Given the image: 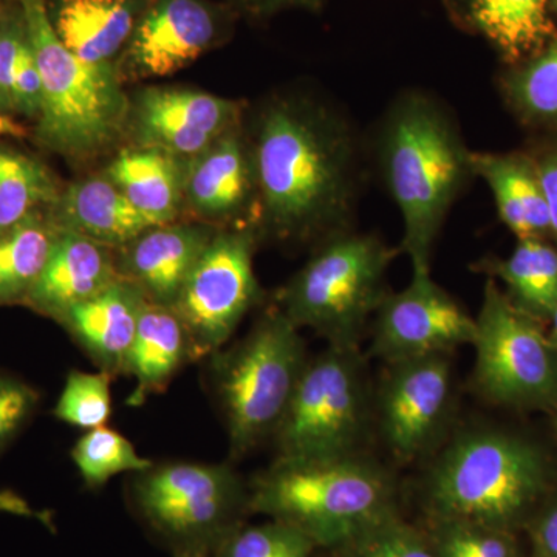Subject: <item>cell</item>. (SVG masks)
Masks as SVG:
<instances>
[{"mask_svg": "<svg viewBox=\"0 0 557 557\" xmlns=\"http://www.w3.org/2000/svg\"><path fill=\"white\" fill-rule=\"evenodd\" d=\"M259 190L260 239L318 245L354 228L362 145L335 102L278 91L245 119Z\"/></svg>", "mask_w": 557, "mask_h": 557, "instance_id": "6da1fadb", "label": "cell"}, {"mask_svg": "<svg viewBox=\"0 0 557 557\" xmlns=\"http://www.w3.org/2000/svg\"><path fill=\"white\" fill-rule=\"evenodd\" d=\"M381 182L403 218L399 252L412 271L431 273L432 252L450 208L475 177L456 116L426 90H403L373 139Z\"/></svg>", "mask_w": 557, "mask_h": 557, "instance_id": "7a4b0ae2", "label": "cell"}, {"mask_svg": "<svg viewBox=\"0 0 557 557\" xmlns=\"http://www.w3.org/2000/svg\"><path fill=\"white\" fill-rule=\"evenodd\" d=\"M536 443L500 429H472L443 450L424 483L429 520L519 533L553 491Z\"/></svg>", "mask_w": 557, "mask_h": 557, "instance_id": "3957f363", "label": "cell"}, {"mask_svg": "<svg viewBox=\"0 0 557 557\" xmlns=\"http://www.w3.org/2000/svg\"><path fill=\"white\" fill-rule=\"evenodd\" d=\"M24 27L42 76L39 141L76 163L126 138L131 98L115 62L90 64L65 49L42 0H24Z\"/></svg>", "mask_w": 557, "mask_h": 557, "instance_id": "277c9868", "label": "cell"}, {"mask_svg": "<svg viewBox=\"0 0 557 557\" xmlns=\"http://www.w3.org/2000/svg\"><path fill=\"white\" fill-rule=\"evenodd\" d=\"M395 486L384 469L359 456L282 463L249 485V509L298 528L317 548L335 549L397 512Z\"/></svg>", "mask_w": 557, "mask_h": 557, "instance_id": "5b68a950", "label": "cell"}, {"mask_svg": "<svg viewBox=\"0 0 557 557\" xmlns=\"http://www.w3.org/2000/svg\"><path fill=\"white\" fill-rule=\"evenodd\" d=\"M209 387L230 440L231 461L273 437L306 368L300 329L276 306L245 338L208 357Z\"/></svg>", "mask_w": 557, "mask_h": 557, "instance_id": "8992f818", "label": "cell"}, {"mask_svg": "<svg viewBox=\"0 0 557 557\" xmlns=\"http://www.w3.org/2000/svg\"><path fill=\"white\" fill-rule=\"evenodd\" d=\"M398 252L375 234L354 228L330 236L278 289L274 306L329 346L359 348L370 318L391 292L387 271Z\"/></svg>", "mask_w": 557, "mask_h": 557, "instance_id": "52a82bcc", "label": "cell"}, {"mask_svg": "<svg viewBox=\"0 0 557 557\" xmlns=\"http://www.w3.org/2000/svg\"><path fill=\"white\" fill-rule=\"evenodd\" d=\"M127 504L172 556L205 553L245 523L249 486L228 463L163 461L131 474Z\"/></svg>", "mask_w": 557, "mask_h": 557, "instance_id": "ba28073f", "label": "cell"}, {"mask_svg": "<svg viewBox=\"0 0 557 557\" xmlns=\"http://www.w3.org/2000/svg\"><path fill=\"white\" fill-rule=\"evenodd\" d=\"M368 395L359 348L329 346L309 359L273 438L276 461L311 463L359 456Z\"/></svg>", "mask_w": 557, "mask_h": 557, "instance_id": "9c48e42d", "label": "cell"}, {"mask_svg": "<svg viewBox=\"0 0 557 557\" xmlns=\"http://www.w3.org/2000/svg\"><path fill=\"white\" fill-rule=\"evenodd\" d=\"M472 384L487 401L519 410L557 406V347L544 322L516 307L487 278L475 317Z\"/></svg>", "mask_w": 557, "mask_h": 557, "instance_id": "30bf717a", "label": "cell"}, {"mask_svg": "<svg viewBox=\"0 0 557 557\" xmlns=\"http://www.w3.org/2000/svg\"><path fill=\"white\" fill-rule=\"evenodd\" d=\"M259 242L256 228H219L186 278L172 309L188 330L197 361L225 347L262 300L252 262Z\"/></svg>", "mask_w": 557, "mask_h": 557, "instance_id": "8fae6325", "label": "cell"}, {"mask_svg": "<svg viewBox=\"0 0 557 557\" xmlns=\"http://www.w3.org/2000/svg\"><path fill=\"white\" fill-rule=\"evenodd\" d=\"M474 335L475 318L431 273L412 271L409 284L388 292L376 310L370 354L386 364L449 355L457 347L472 346Z\"/></svg>", "mask_w": 557, "mask_h": 557, "instance_id": "7c38bea8", "label": "cell"}, {"mask_svg": "<svg viewBox=\"0 0 557 557\" xmlns=\"http://www.w3.org/2000/svg\"><path fill=\"white\" fill-rule=\"evenodd\" d=\"M248 104L186 87H145L132 95L126 138L183 161L240 126Z\"/></svg>", "mask_w": 557, "mask_h": 557, "instance_id": "4fadbf2b", "label": "cell"}, {"mask_svg": "<svg viewBox=\"0 0 557 557\" xmlns=\"http://www.w3.org/2000/svg\"><path fill=\"white\" fill-rule=\"evenodd\" d=\"M453 401L449 355L387 364L379 395L381 437L399 460L426 453L448 420Z\"/></svg>", "mask_w": 557, "mask_h": 557, "instance_id": "5bb4252c", "label": "cell"}, {"mask_svg": "<svg viewBox=\"0 0 557 557\" xmlns=\"http://www.w3.org/2000/svg\"><path fill=\"white\" fill-rule=\"evenodd\" d=\"M183 205L189 222L258 230V177L245 121L186 161Z\"/></svg>", "mask_w": 557, "mask_h": 557, "instance_id": "9a60e30c", "label": "cell"}, {"mask_svg": "<svg viewBox=\"0 0 557 557\" xmlns=\"http://www.w3.org/2000/svg\"><path fill=\"white\" fill-rule=\"evenodd\" d=\"M219 35L218 13L203 0H156L115 61L120 78L127 83L174 75L207 53Z\"/></svg>", "mask_w": 557, "mask_h": 557, "instance_id": "2e32d148", "label": "cell"}, {"mask_svg": "<svg viewBox=\"0 0 557 557\" xmlns=\"http://www.w3.org/2000/svg\"><path fill=\"white\" fill-rule=\"evenodd\" d=\"M218 230L189 220L150 228L116 249L120 276L141 289L148 302L172 309Z\"/></svg>", "mask_w": 557, "mask_h": 557, "instance_id": "e0dca14e", "label": "cell"}, {"mask_svg": "<svg viewBox=\"0 0 557 557\" xmlns=\"http://www.w3.org/2000/svg\"><path fill=\"white\" fill-rule=\"evenodd\" d=\"M119 278L116 249L60 231L46 269L24 306L58 322L70 309Z\"/></svg>", "mask_w": 557, "mask_h": 557, "instance_id": "ac0fdd59", "label": "cell"}, {"mask_svg": "<svg viewBox=\"0 0 557 557\" xmlns=\"http://www.w3.org/2000/svg\"><path fill=\"white\" fill-rule=\"evenodd\" d=\"M148 299L126 278L70 309L58 321L98 370L124 375L139 317Z\"/></svg>", "mask_w": 557, "mask_h": 557, "instance_id": "d6986e66", "label": "cell"}, {"mask_svg": "<svg viewBox=\"0 0 557 557\" xmlns=\"http://www.w3.org/2000/svg\"><path fill=\"white\" fill-rule=\"evenodd\" d=\"M51 225L104 247L119 249L156 228L104 174L78 180L61 189L49 208Z\"/></svg>", "mask_w": 557, "mask_h": 557, "instance_id": "ffe728a7", "label": "cell"}, {"mask_svg": "<svg viewBox=\"0 0 557 557\" xmlns=\"http://www.w3.org/2000/svg\"><path fill=\"white\" fill-rule=\"evenodd\" d=\"M458 24L483 36L508 65L520 64L557 38L552 0H448Z\"/></svg>", "mask_w": 557, "mask_h": 557, "instance_id": "44dd1931", "label": "cell"}, {"mask_svg": "<svg viewBox=\"0 0 557 557\" xmlns=\"http://www.w3.org/2000/svg\"><path fill=\"white\" fill-rule=\"evenodd\" d=\"M194 361L193 341L174 309L146 302L124 369V375L137 383L127 405L138 408L152 395L163 394L180 370Z\"/></svg>", "mask_w": 557, "mask_h": 557, "instance_id": "7402d4cb", "label": "cell"}, {"mask_svg": "<svg viewBox=\"0 0 557 557\" xmlns=\"http://www.w3.org/2000/svg\"><path fill=\"white\" fill-rule=\"evenodd\" d=\"M475 177L485 180L498 215L518 239H548L549 212L536 163L530 153L474 152Z\"/></svg>", "mask_w": 557, "mask_h": 557, "instance_id": "603a6c76", "label": "cell"}, {"mask_svg": "<svg viewBox=\"0 0 557 557\" xmlns=\"http://www.w3.org/2000/svg\"><path fill=\"white\" fill-rule=\"evenodd\" d=\"M143 13V0H60L50 20L65 49L79 60L112 64Z\"/></svg>", "mask_w": 557, "mask_h": 557, "instance_id": "cb8c5ba5", "label": "cell"}, {"mask_svg": "<svg viewBox=\"0 0 557 557\" xmlns=\"http://www.w3.org/2000/svg\"><path fill=\"white\" fill-rule=\"evenodd\" d=\"M186 161L163 150L127 146L119 150L104 175L156 226L183 220Z\"/></svg>", "mask_w": 557, "mask_h": 557, "instance_id": "d4e9b609", "label": "cell"}, {"mask_svg": "<svg viewBox=\"0 0 557 557\" xmlns=\"http://www.w3.org/2000/svg\"><path fill=\"white\" fill-rule=\"evenodd\" d=\"M480 271L504 284L509 300L537 321L548 322L557 307V247L548 239H518L505 259H485Z\"/></svg>", "mask_w": 557, "mask_h": 557, "instance_id": "484cf974", "label": "cell"}, {"mask_svg": "<svg viewBox=\"0 0 557 557\" xmlns=\"http://www.w3.org/2000/svg\"><path fill=\"white\" fill-rule=\"evenodd\" d=\"M58 234L40 212L0 231V307L24 306L46 269Z\"/></svg>", "mask_w": 557, "mask_h": 557, "instance_id": "4316f807", "label": "cell"}, {"mask_svg": "<svg viewBox=\"0 0 557 557\" xmlns=\"http://www.w3.org/2000/svg\"><path fill=\"white\" fill-rule=\"evenodd\" d=\"M61 188L46 164L21 150L0 146V231L50 208Z\"/></svg>", "mask_w": 557, "mask_h": 557, "instance_id": "83f0119b", "label": "cell"}, {"mask_svg": "<svg viewBox=\"0 0 557 557\" xmlns=\"http://www.w3.org/2000/svg\"><path fill=\"white\" fill-rule=\"evenodd\" d=\"M502 95L520 120L557 127V38L502 75Z\"/></svg>", "mask_w": 557, "mask_h": 557, "instance_id": "f1b7e54d", "label": "cell"}, {"mask_svg": "<svg viewBox=\"0 0 557 557\" xmlns=\"http://www.w3.org/2000/svg\"><path fill=\"white\" fill-rule=\"evenodd\" d=\"M72 460L90 490H100L115 475L135 474L153 465L149 458L139 456L134 443L109 426L86 431L72 448Z\"/></svg>", "mask_w": 557, "mask_h": 557, "instance_id": "f546056e", "label": "cell"}, {"mask_svg": "<svg viewBox=\"0 0 557 557\" xmlns=\"http://www.w3.org/2000/svg\"><path fill=\"white\" fill-rule=\"evenodd\" d=\"M112 380L102 370L94 373L70 370L53 416L62 423L86 431L106 426L112 417Z\"/></svg>", "mask_w": 557, "mask_h": 557, "instance_id": "4dcf8cb0", "label": "cell"}, {"mask_svg": "<svg viewBox=\"0 0 557 557\" xmlns=\"http://www.w3.org/2000/svg\"><path fill=\"white\" fill-rule=\"evenodd\" d=\"M335 557H440L424 531L392 512L332 549Z\"/></svg>", "mask_w": 557, "mask_h": 557, "instance_id": "1f68e13d", "label": "cell"}, {"mask_svg": "<svg viewBox=\"0 0 557 557\" xmlns=\"http://www.w3.org/2000/svg\"><path fill=\"white\" fill-rule=\"evenodd\" d=\"M317 545L288 523L270 520L242 525L219 545L212 557H311Z\"/></svg>", "mask_w": 557, "mask_h": 557, "instance_id": "d6a6232c", "label": "cell"}, {"mask_svg": "<svg viewBox=\"0 0 557 557\" xmlns=\"http://www.w3.org/2000/svg\"><path fill=\"white\" fill-rule=\"evenodd\" d=\"M39 403L38 388L10 373H0V454L30 423Z\"/></svg>", "mask_w": 557, "mask_h": 557, "instance_id": "836d02e7", "label": "cell"}, {"mask_svg": "<svg viewBox=\"0 0 557 557\" xmlns=\"http://www.w3.org/2000/svg\"><path fill=\"white\" fill-rule=\"evenodd\" d=\"M42 76L35 53H33L27 33L22 42L20 57H17L16 69L13 79V110L22 115L38 119L42 108Z\"/></svg>", "mask_w": 557, "mask_h": 557, "instance_id": "e575fe53", "label": "cell"}, {"mask_svg": "<svg viewBox=\"0 0 557 557\" xmlns=\"http://www.w3.org/2000/svg\"><path fill=\"white\" fill-rule=\"evenodd\" d=\"M25 39L24 22H0V110L13 109V79Z\"/></svg>", "mask_w": 557, "mask_h": 557, "instance_id": "d590c367", "label": "cell"}, {"mask_svg": "<svg viewBox=\"0 0 557 557\" xmlns=\"http://www.w3.org/2000/svg\"><path fill=\"white\" fill-rule=\"evenodd\" d=\"M525 531L530 539L531 557H557V493L552 491L542 502Z\"/></svg>", "mask_w": 557, "mask_h": 557, "instance_id": "8d00e7d4", "label": "cell"}, {"mask_svg": "<svg viewBox=\"0 0 557 557\" xmlns=\"http://www.w3.org/2000/svg\"><path fill=\"white\" fill-rule=\"evenodd\" d=\"M536 163L539 178L544 188L549 212V237L557 247V141L542 146L537 152L530 153Z\"/></svg>", "mask_w": 557, "mask_h": 557, "instance_id": "74e56055", "label": "cell"}, {"mask_svg": "<svg viewBox=\"0 0 557 557\" xmlns=\"http://www.w3.org/2000/svg\"><path fill=\"white\" fill-rule=\"evenodd\" d=\"M249 11L256 14H270L274 11L292 9V7H306L313 9L321 0H244Z\"/></svg>", "mask_w": 557, "mask_h": 557, "instance_id": "f35d334b", "label": "cell"}, {"mask_svg": "<svg viewBox=\"0 0 557 557\" xmlns=\"http://www.w3.org/2000/svg\"><path fill=\"white\" fill-rule=\"evenodd\" d=\"M21 134L22 127L17 126L13 120H10L5 113L0 112V137H2V135H16L17 137V135Z\"/></svg>", "mask_w": 557, "mask_h": 557, "instance_id": "ab89813d", "label": "cell"}, {"mask_svg": "<svg viewBox=\"0 0 557 557\" xmlns=\"http://www.w3.org/2000/svg\"><path fill=\"white\" fill-rule=\"evenodd\" d=\"M548 324H549V332H548L549 338H552L553 344H555V346L557 347V307H556L555 313H553V317L549 318Z\"/></svg>", "mask_w": 557, "mask_h": 557, "instance_id": "60d3db41", "label": "cell"}, {"mask_svg": "<svg viewBox=\"0 0 557 557\" xmlns=\"http://www.w3.org/2000/svg\"><path fill=\"white\" fill-rule=\"evenodd\" d=\"M174 557H211V556L205 555V553H185V555H177Z\"/></svg>", "mask_w": 557, "mask_h": 557, "instance_id": "b9f144b4", "label": "cell"}, {"mask_svg": "<svg viewBox=\"0 0 557 557\" xmlns=\"http://www.w3.org/2000/svg\"><path fill=\"white\" fill-rule=\"evenodd\" d=\"M552 11H555L557 14V0H552Z\"/></svg>", "mask_w": 557, "mask_h": 557, "instance_id": "7bdbcfd3", "label": "cell"}, {"mask_svg": "<svg viewBox=\"0 0 557 557\" xmlns=\"http://www.w3.org/2000/svg\"><path fill=\"white\" fill-rule=\"evenodd\" d=\"M553 413H555V429H556V434H557V406L555 409H553Z\"/></svg>", "mask_w": 557, "mask_h": 557, "instance_id": "ee69618b", "label": "cell"}, {"mask_svg": "<svg viewBox=\"0 0 557 557\" xmlns=\"http://www.w3.org/2000/svg\"><path fill=\"white\" fill-rule=\"evenodd\" d=\"M0 112H2V110H0Z\"/></svg>", "mask_w": 557, "mask_h": 557, "instance_id": "f6af8a7d", "label": "cell"}]
</instances>
